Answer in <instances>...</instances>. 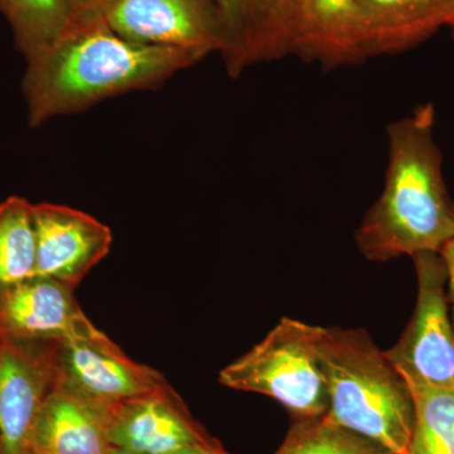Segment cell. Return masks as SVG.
<instances>
[{
	"label": "cell",
	"mask_w": 454,
	"mask_h": 454,
	"mask_svg": "<svg viewBox=\"0 0 454 454\" xmlns=\"http://www.w3.org/2000/svg\"><path fill=\"white\" fill-rule=\"evenodd\" d=\"M59 340L0 345V452L32 454L37 415L59 384Z\"/></svg>",
	"instance_id": "obj_7"
},
{
	"label": "cell",
	"mask_w": 454,
	"mask_h": 454,
	"mask_svg": "<svg viewBox=\"0 0 454 454\" xmlns=\"http://www.w3.org/2000/svg\"><path fill=\"white\" fill-rule=\"evenodd\" d=\"M418 300L402 339L385 352L406 381L454 387V330L448 313L447 269L438 253L413 256Z\"/></svg>",
	"instance_id": "obj_5"
},
{
	"label": "cell",
	"mask_w": 454,
	"mask_h": 454,
	"mask_svg": "<svg viewBox=\"0 0 454 454\" xmlns=\"http://www.w3.org/2000/svg\"><path fill=\"white\" fill-rule=\"evenodd\" d=\"M319 327L284 317L262 342L220 372L221 384L273 397L297 419L324 417L330 399L317 357Z\"/></svg>",
	"instance_id": "obj_4"
},
{
	"label": "cell",
	"mask_w": 454,
	"mask_h": 454,
	"mask_svg": "<svg viewBox=\"0 0 454 454\" xmlns=\"http://www.w3.org/2000/svg\"><path fill=\"white\" fill-rule=\"evenodd\" d=\"M447 269V283L450 284V298L452 303V325L454 330V236L447 241L438 253Z\"/></svg>",
	"instance_id": "obj_21"
},
{
	"label": "cell",
	"mask_w": 454,
	"mask_h": 454,
	"mask_svg": "<svg viewBox=\"0 0 454 454\" xmlns=\"http://www.w3.org/2000/svg\"><path fill=\"white\" fill-rule=\"evenodd\" d=\"M405 382L414 404L409 454H454V387Z\"/></svg>",
	"instance_id": "obj_18"
},
{
	"label": "cell",
	"mask_w": 454,
	"mask_h": 454,
	"mask_svg": "<svg viewBox=\"0 0 454 454\" xmlns=\"http://www.w3.org/2000/svg\"><path fill=\"white\" fill-rule=\"evenodd\" d=\"M170 454H229L217 441L191 444Z\"/></svg>",
	"instance_id": "obj_22"
},
{
	"label": "cell",
	"mask_w": 454,
	"mask_h": 454,
	"mask_svg": "<svg viewBox=\"0 0 454 454\" xmlns=\"http://www.w3.org/2000/svg\"><path fill=\"white\" fill-rule=\"evenodd\" d=\"M37 235L35 276L76 288L113 244V232L91 215L68 206L35 205Z\"/></svg>",
	"instance_id": "obj_10"
},
{
	"label": "cell",
	"mask_w": 454,
	"mask_h": 454,
	"mask_svg": "<svg viewBox=\"0 0 454 454\" xmlns=\"http://www.w3.org/2000/svg\"><path fill=\"white\" fill-rule=\"evenodd\" d=\"M225 26L227 74L292 55L294 0H215Z\"/></svg>",
	"instance_id": "obj_12"
},
{
	"label": "cell",
	"mask_w": 454,
	"mask_h": 454,
	"mask_svg": "<svg viewBox=\"0 0 454 454\" xmlns=\"http://www.w3.org/2000/svg\"><path fill=\"white\" fill-rule=\"evenodd\" d=\"M59 384L107 408L167 384L162 373L136 363L97 330L61 340Z\"/></svg>",
	"instance_id": "obj_8"
},
{
	"label": "cell",
	"mask_w": 454,
	"mask_h": 454,
	"mask_svg": "<svg viewBox=\"0 0 454 454\" xmlns=\"http://www.w3.org/2000/svg\"><path fill=\"white\" fill-rule=\"evenodd\" d=\"M274 454H394L324 417L297 419Z\"/></svg>",
	"instance_id": "obj_19"
},
{
	"label": "cell",
	"mask_w": 454,
	"mask_h": 454,
	"mask_svg": "<svg viewBox=\"0 0 454 454\" xmlns=\"http://www.w3.org/2000/svg\"><path fill=\"white\" fill-rule=\"evenodd\" d=\"M35 205L20 196L0 203V286L35 276Z\"/></svg>",
	"instance_id": "obj_16"
},
{
	"label": "cell",
	"mask_w": 454,
	"mask_h": 454,
	"mask_svg": "<svg viewBox=\"0 0 454 454\" xmlns=\"http://www.w3.org/2000/svg\"><path fill=\"white\" fill-rule=\"evenodd\" d=\"M200 61L188 51L125 40L106 20L68 27L49 49L27 59L23 92L28 122L40 127L107 98L158 88Z\"/></svg>",
	"instance_id": "obj_1"
},
{
	"label": "cell",
	"mask_w": 454,
	"mask_h": 454,
	"mask_svg": "<svg viewBox=\"0 0 454 454\" xmlns=\"http://www.w3.org/2000/svg\"><path fill=\"white\" fill-rule=\"evenodd\" d=\"M434 125L432 103L387 125L384 188L355 234L361 254L372 262L439 253L454 236V203Z\"/></svg>",
	"instance_id": "obj_2"
},
{
	"label": "cell",
	"mask_w": 454,
	"mask_h": 454,
	"mask_svg": "<svg viewBox=\"0 0 454 454\" xmlns=\"http://www.w3.org/2000/svg\"><path fill=\"white\" fill-rule=\"evenodd\" d=\"M317 357L327 385L325 420L409 454L414 428L411 390L364 330L319 327Z\"/></svg>",
	"instance_id": "obj_3"
},
{
	"label": "cell",
	"mask_w": 454,
	"mask_h": 454,
	"mask_svg": "<svg viewBox=\"0 0 454 454\" xmlns=\"http://www.w3.org/2000/svg\"><path fill=\"white\" fill-rule=\"evenodd\" d=\"M104 20L125 40L188 51L200 59L226 46L215 0H116Z\"/></svg>",
	"instance_id": "obj_6"
},
{
	"label": "cell",
	"mask_w": 454,
	"mask_h": 454,
	"mask_svg": "<svg viewBox=\"0 0 454 454\" xmlns=\"http://www.w3.org/2000/svg\"><path fill=\"white\" fill-rule=\"evenodd\" d=\"M0 13L26 59L49 49L70 23L68 0H0Z\"/></svg>",
	"instance_id": "obj_17"
},
{
	"label": "cell",
	"mask_w": 454,
	"mask_h": 454,
	"mask_svg": "<svg viewBox=\"0 0 454 454\" xmlns=\"http://www.w3.org/2000/svg\"><path fill=\"white\" fill-rule=\"evenodd\" d=\"M446 27H448V28L450 29V33H452L454 40V0H452V4H450V12H448Z\"/></svg>",
	"instance_id": "obj_23"
},
{
	"label": "cell",
	"mask_w": 454,
	"mask_h": 454,
	"mask_svg": "<svg viewBox=\"0 0 454 454\" xmlns=\"http://www.w3.org/2000/svg\"><path fill=\"white\" fill-rule=\"evenodd\" d=\"M109 447L106 408L57 385L33 426L32 454H106Z\"/></svg>",
	"instance_id": "obj_14"
},
{
	"label": "cell",
	"mask_w": 454,
	"mask_h": 454,
	"mask_svg": "<svg viewBox=\"0 0 454 454\" xmlns=\"http://www.w3.org/2000/svg\"><path fill=\"white\" fill-rule=\"evenodd\" d=\"M106 435L110 446L134 454H170L214 441L168 382L107 406Z\"/></svg>",
	"instance_id": "obj_9"
},
{
	"label": "cell",
	"mask_w": 454,
	"mask_h": 454,
	"mask_svg": "<svg viewBox=\"0 0 454 454\" xmlns=\"http://www.w3.org/2000/svg\"><path fill=\"white\" fill-rule=\"evenodd\" d=\"M115 2L116 0H68V7H70L68 27L90 25V23L103 20L106 12Z\"/></svg>",
	"instance_id": "obj_20"
},
{
	"label": "cell",
	"mask_w": 454,
	"mask_h": 454,
	"mask_svg": "<svg viewBox=\"0 0 454 454\" xmlns=\"http://www.w3.org/2000/svg\"><path fill=\"white\" fill-rule=\"evenodd\" d=\"M292 55L325 70L366 61L356 0H294Z\"/></svg>",
	"instance_id": "obj_13"
},
{
	"label": "cell",
	"mask_w": 454,
	"mask_h": 454,
	"mask_svg": "<svg viewBox=\"0 0 454 454\" xmlns=\"http://www.w3.org/2000/svg\"><path fill=\"white\" fill-rule=\"evenodd\" d=\"M452 0H356L367 56L414 49L446 27Z\"/></svg>",
	"instance_id": "obj_15"
},
{
	"label": "cell",
	"mask_w": 454,
	"mask_h": 454,
	"mask_svg": "<svg viewBox=\"0 0 454 454\" xmlns=\"http://www.w3.org/2000/svg\"><path fill=\"white\" fill-rule=\"evenodd\" d=\"M0 454H2V452H0Z\"/></svg>",
	"instance_id": "obj_25"
},
{
	"label": "cell",
	"mask_w": 454,
	"mask_h": 454,
	"mask_svg": "<svg viewBox=\"0 0 454 454\" xmlns=\"http://www.w3.org/2000/svg\"><path fill=\"white\" fill-rule=\"evenodd\" d=\"M97 330L74 289L40 276L0 286V345L18 340L73 339Z\"/></svg>",
	"instance_id": "obj_11"
},
{
	"label": "cell",
	"mask_w": 454,
	"mask_h": 454,
	"mask_svg": "<svg viewBox=\"0 0 454 454\" xmlns=\"http://www.w3.org/2000/svg\"><path fill=\"white\" fill-rule=\"evenodd\" d=\"M106 454H134V453L128 452V450H121V448H116V447L110 446L109 448H107Z\"/></svg>",
	"instance_id": "obj_24"
}]
</instances>
